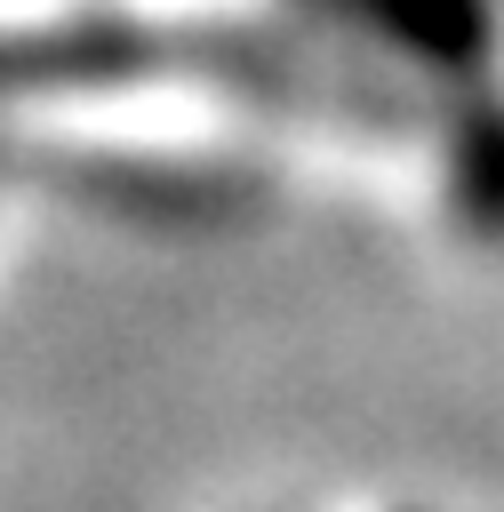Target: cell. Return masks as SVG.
Listing matches in <instances>:
<instances>
[{
  "instance_id": "cell-1",
  "label": "cell",
  "mask_w": 504,
  "mask_h": 512,
  "mask_svg": "<svg viewBox=\"0 0 504 512\" xmlns=\"http://www.w3.org/2000/svg\"><path fill=\"white\" fill-rule=\"evenodd\" d=\"M360 40H312L256 16H160V8H64L0 24V104L112 96V88H216L248 112H296L336 128H392L408 96L352 56Z\"/></svg>"
},
{
  "instance_id": "cell-2",
  "label": "cell",
  "mask_w": 504,
  "mask_h": 512,
  "mask_svg": "<svg viewBox=\"0 0 504 512\" xmlns=\"http://www.w3.org/2000/svg\"><path fill=\"white\" fill-rule=\"evenodd\" d=\"M328 24L400 72L472 88L496 72V0H320Z\"/></svg>"
},
{
  "instance_id": "cell-3",
  "label": "cell",
  "mask_w": 504,
  "mask_h": 512,
  "mask_svg": "<svg viewBox=\"0 0 504 512\" xmlns=\"http://www.w3.org/2000/svg\"><path fill=\"white\" fill-rule=\"evenodd\" d=\"M448 208L504 240V96L488 80L456 88V112H448Z\"/></svg>"
}]
</instances>
